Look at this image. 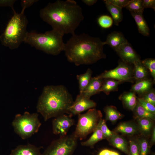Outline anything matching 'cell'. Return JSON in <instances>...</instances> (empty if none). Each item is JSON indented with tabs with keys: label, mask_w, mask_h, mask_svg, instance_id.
Segmentation results:
<instances>
[{
	"label": "cell",
	"mask_w": 155,
	"mask_h": 155,
	"mask_svg": "<svg viewBox=\"0 0 155 155\" xmlns=\"http://www.w3.org/2000/svg\"><path fill=\"white\" fill-rule=\"evenodd\" d=\"M42 148L30 144L19 145L12 150L9 155H42L40 152Z\"/></svg>",
	"instance_id": "cell-14"
},
{
	"label": "cell",
	"mask_w": 155,
	"mask_h": 155,
	"mask_svg": "<svg viewBox=\"0 0 155 155\" xmlns=\"http://www.w3.org/2000/svg\"><path fill=\"white\" fill-rule=\"evenodd\" d=\"M121 83L118 81L112 79H103L100 92H102L108 95L111 92L117 91L118 85Z\"/></svg>",
	"instance_id": "cell-25"
},
{
	"label": "cell",
	"mask_w": 155,
	"mask_h": 155,
	"mask_svg": "<svg viewBox=\"0 0 155 155\" xmlns=\"http://www.w3.org/2000/svg\"><path fill=\"white\" fill-rule=\"evenodd\" d=\"M104 119H102L100 124V129L105 139H107L113 136L117 133L111 131L107 127Z\"/></svg>",
	"instance_id": "cell-34"
},
{
	"label": "cell",
	"mask_w": 155,
	"mask_h": 155,
	"mask_svg": "<svg viewBox=\"0 0 155 155\" xmlns=\"http://www.w3.org/2000/svg\"><path fill=\"white\" fill-rule=\"evenodd\" d=\"M38 0H22L21 1V5L22 9L26 8L32 5L34 3L38 1Z\"/></svg>",
	"instance_id": "cell-40"
},
{
	"label": "cell",
	"mask_w": 155,
	"mask_h": 155,
	"mask_svg": "<svg viewBox=\"0 0 155 155\" xmlns=\"http://www.w3.org/2000/svg\"><path fill=\"white\" fill-rule=\"evenodd\" d=\"M16 1V0H0V7H11L13 11H15L13 5Z\"/></svg>",
	"instance_id": "cell-38"
},
{
	"label": "cell",
	"mask_w": 155,
	"mask_h": 155,
	"mask_svg": "<svg viewBox=\"0 0 155 155\" xmlns=\"http://www.w3.org/2000/svg\"><path fill=\"white\" fill-rule=\"evenodd\" d=\"M92 70L88 68L84 73L76 75L79 83V94L82 93L92 78Z\"/></svg>",
	"instance_id": "cell-27"
},
{
	"label": "cell",
	"mask_w": 155,
	"mask_h": 155,
	"mask_svg": "<svg viewBox=\"0 0 155 155\" xmlns=\"http://www.w3.org/2000/svg\"><path fill=\"white\" fill-rule=\"evenodd\" d=\"M125 7L130 12L135 13H143L144 9L142 5V0H129Z\"/></svg>",
	"instance_id": "cell-29"
},
{
	"label": "cell",
	"mask_w": 155,
	"mask_h": 155,
	"mask_svg": "<svg viewBox=\"0 0 155 155\" xmlns=\"http://www.w3.org/2000/svg\"><path fill=\"white\" fill-rule=\"evenodd\" d=\"M152 155H155V154H154Z\"/></svg>",
	"instance_id": "cell-44"
},
{
	"label": "cell",
	"mask_w": 155,
	"mask_h": 155,
	"mask_svg": "<svg viewBox=\"0 0 155 155\" xmlns=\"http://www.w3.org/2000/svg\"><path fill=\"white\" fill-rule=\"evenodd\" d=\"M151 135V138L149 145L150 148L154 144L155 142V127L154 126L153 127Z\"/></svg>",
	"instance_id": "cell-42"
},
{
	"label": "cell",
	"mask_w": 155,
	"mask_h": 155,
	"mask_svg": "<svg viewBox=\"0 0 155 155\" xmlns=\"http://www.w3.org/2000/svg\"><path fill=\"white\" fill-rule=\"evenodd\" d=\"M96 105L93 100L79 94L69 108L68 115L72 117L87 110L94 108Z\"/></svg>",
	"instance_id": "cell-10"
},
{
	"label": "cell",
	"mask_w": 155,
	"mask_h": 155,
	"mask_svg": "<svg viewBox=\"0 0 155 155\" xmlns=\"http://www.w3.org/2000/svg\"><path fill=\"white\" fill-rule=\"evenodd\" d=\"M152 85V81L146 78L136 81L132 86L131 91L142 96L151 89Z\"/></svg>",
	"instance_id": "cell-21"
},
{
	"label": "cell",
	"mask_w": 155,
	"mask_h": 155,
	"mask_svg": "<svg viewBox=\"0 0 155 155\" xmlns=\"http://www.w3.org/2000/svg\"><path fill=\"white\" fill-rule=\"evenodd\" d=\"M133 69L129 64L122 61L119 63L115 69L105 71L96 77L98 78H111L118 81L121 83L125 82H132L133 80Z\"/></svg>",
	"instance_id": "cell-9"
},
{
	"label": "cell",
	"mask_w": 155,
	"mask_h": 155,
	"mask_svg": "<svg viewBox=\"0 0 155 155\" xmlns=\"http://www.w3.org/2000/svg\"><path fill=\"white\" fill-rule=\"evenodd\" d=\"M123 61L129 65L141 61L137 54L128 42L124 43L116 52Z\"/></svg>",
	"instance_id": "cell-12"
},
{
	"label": "cell",
	"mask_w": 155,
	"mask_h": 155,
	"mask_svg": "<svg viewBox=\"0 0 155 155\" xmlns=\"http://www.w3.org/2000/svg\"><path fill=\"white\" fill-rule=\"evenodd\" d=\"M101 121L91 137L87 140L81 142V144L82 146L93 148L94 145L98 142L105 139L100 128Z\"/></svg>",
	"instance_id": "cell-22"
},
{
	"label": "cell",
	"mask_w": 155,
	"mask_h": 155,
	"mask_svg": "<svg viewBox=\"0 0 155 155\" xmlns=\"http://www.w3.org/2000/svg\"><path fill=\"white\" fill-rule=\"evenodd\" d=\"M78 116V123L72 133L81 140L85 139L88 134L95 130L102 119V115L100 110L92 108Z\"/></svg>",
	"instance_id": "cell-7"
},
{
	"label": "cell",
	"mask_w": 155,
	"mask_h": 155,
	"mask_svg": "<svg viewBox=\"0 0 155 155\" xmlns=\"http://www.w3.org/2000/svg\"><path fill=\"white\" fill-rule=\"evenodd\" d=\"M22 9L21 12L13 11V15L9 21L3 33L0 36L2 45L11 50L18 48L24 42L28 32L27 27L28 23Z\"/></svg>",
	"instance_id": "cell-4"
},
{
	"label": "cell",
	"mask_w": 155,
	"mask_h": 155,
	"mask_svg": "<svg viewBox=\"0 0 155 155\" xmlns=\"http://www.w3.org/2000/svg\"><path fill=\"white\" fill-rule=\"evenodd\" d=\"M137 100L140 105L146 110L155 114V107L141 97H137Z\"/></svg>",
	"instance_id": "cell-35"
},
{
	"label": "cell",
	"mask_w": 155,
	"mask_h": 155,
	"mask_svg": "<svg viewBox=\"0 0 155 155\" xmlns=\"http://www.w3.org/2000/svg\"><path fill=\"white\" fill-rule=\"evenodd\" d=\"M114 131L128 136H132L139 131L137 124L132 122H121L115 129Z\"/></svg>",
	"instance_id": "cell-17"
},
{
	"label": "cell",
	"mask_w": 155,
	"mask_h": 155,
	"mask_svg": "<svg viewBox=\"0 0 155 155\" xmlns=\"http://www.w3.org/2000/svg\"><path fill=\"white\" fill-rule=\"evenodd\" d=\"M142 96L141 98L155 106V93L154 90L151 89Z\"/></svg>",
	"instance_id": "cell-36"
},
{
	"label": "cell",
	"mask_w": 155,
	"mask_h": 155,
	"mask_svg": "<svg viewBox=\"0 0 155 155\" xmlns=\"http://www.w3.org/2000/svg\"><path fill=\"white\" fill-rule=\"evenodd\" d=\"M137 139L139 145L140 155H147L150 147L147 140L143 137H137Z\"/></svg>",
	"instance_id": "cell-32"
},
{
	"label": "cell",
	"mask_w": 155,
	"mask_h": 155,
	"mask_svg": "<svg viewBox=\"0 0 155 155\" xmlns=\"http://www.w3.org/2000/svg\"><path fill=\"white\" fill-rule=\"evenodd\" d=\"M37 113L30 114L26 111L23 115H16L12 122L15 132L25 140L37 133L41 125Z\"/></svg>",
	"instance_id": "cell-6"
},
{
	"label": "cell",
	"mask_w": 155,
	"mask_h": 155,
	"mask_svg": "<svg viewBox=\"0 0 155 155\" xmlns=\"http://www.w3.org/2000/svg\"><path fill=\"white\" fill-rule=\"evenodd\" d=\"M97 22L99 26L102 28H107L112 26L113 20L110 16L103 15L99 17L97 19Z\"/></svg>",
	"instance_id": "cell-30"
},
{
	"label": "cell",
	"mask_w": 155,
	"mask_h": 155,
	"mask_svg": "<svg viewBox=\"0 0 155 155\" xmlns=\"http://www.w3.org/2000/svg\"><path fill=\"white\" fill-rule=\"evenodd\" d=\"M107 140L110 145L118 149L127 155H129V146L123 137L116 133Z\"/></svg>",
	"instance_id": "cell-16"
},
{
	"label": "cell",
	"mask_w": 155,
	"mask_h": 155,
	"mask_svg": "<svg viewBox=\"0 0 155 155\" xmlns=\"http://www.w3.org/2000/svg\"><path fill=\"white\" fill-rule=\"evenodd\" d=\"M137 26L139 32L143 35H150V29L143 15V12H130Z\"/></svg>",
	"instance_id": "cell-19"
},
{
	"label": "cell",
	"mask_w": 155,
	"mask_h": 155,
	"mask_svg": "<svg viewBox=\"0 0 155 155\" xmlns=\"http://www.w3.org/2000/svg\"><path fill=\"white\" fill-rule=\"evenodd\" d=\"M142 5L144 8H150L155 10V0H142Z\"/></svg>",
	"instance_id": "cell-39"
},
{
	"label": "cell",
	"mask_w": 155,
	"mask_h": 155,
	"mask_svg": "<svg viewBox=\"0 0 155 155\" xmlns=\"http://www.w3.org/2000/svg\"><path fill=\"white\" fill-rule=\"evenodd\" d=\"M40 18L53 30L64 35L75 34L84 17L81 7L73 0H57L49 3L39 12Z\"/></svg>",
	"instance_id": "cell-1"
},
{
	"label": "cell",
	"mask_w": 155,
	"mask_h": 155,
	"mask_svg": "<svg viewBox=\"0 0 155 155\" xmlns=\"http://www.w3.org/2000/svg\"><path fill=\"white\" fill-rule=\"evenodd\" d=\"M142 63L149 71L153 78L155 80V60L152 58H148L141 61Z\"/></svg>",
	"instance_id": "cell-31"
},
{
	"label": "cell",
	"mask_w": 155,
	"mask_h": 155,
	"mask_svg": "<svg viewBox=\"0 0 155 155\" xmlns=\"http://www.w3.org/2000/svg\"><path fill=\"white\" fill-rule=\"evenodd\" d=\"M139 131L145 137L151 135L153 126V121L148 119L135 118Z\"/></svg>",
	"instance_id": "cell-20"
},
{
	"label": "cell",
	"mask_w": 155,
	"mask_h": 155,
	"mask_svg": "<svg viewBox=\"0 0 155 155\" xmlns=\"http://www.w3.org/2000/svg\"><path fill=\"white\" fill-rule=\"evenodd\" d=\"M73 102L71 95L64 86L48 85L44 88L39 98L37 111L46 121L52 117L68 114Z\"/></svg>",
	"instance_id": "cell-3"
},
{
	"label": "cell",
	"mask_w": 155,
	"mask_h": 155,
	"mask_svg": "<svg viewBox=\"0 0 155 155\" xmlns=\"http://www.w3.org/2000/svg\"><path fill=\"white\" fill-rule=\"evenodd\" d=\"M103 46L98 38L75 34L65 43L64 51L68 61L75 65H90L106 57Z\"/></svg>",
	"instance_id": "cell-2"
},
{
	"label": "cell",
	"mask_w": 155,
	"mask_h": 155,
	"mask_svg": "<svg viewBox=\"0 0 155 155\" xmlns=\"http://www.w3.org/2000/svg\"><path fill=\"white\" fill-rule=\"evenodd\" d=\"M106 2L121 8L125 7L129 0H105Z\"/></svg>",
	"instance_id": "cell-37"
},
{
	"label": "cell",
	"mask_w": 155,
	"mask_h": 155,
	"mask_svg": "<svg viewBox=\"0 0 155 155\" xmlns=\"http://www.w3.org/2000/svg\"><path fill=\"white\" fill-rule=\"evenodd\" d=\"M133 111L135 118H137L148 119L152 121L155 119V115L145 109L139 103L138 100Z\"/></svg>",
	"instance_id": "cell-28"
},
{
	"label": "cell",
	"mask_w": 155,
	"mask_h": 155,
	"mask_svg": "<svg viewBox=\"0 0 155 155\" xmlns=\"http://www.w3.org/2000/svg\"><path fill=\"white\" fill-rule=\"evenodd\" d=\"M127 42L122 33L114 31L108 35L106 41L102 42V44L108 45L117 52L121 45Z\"/></svg>",
	"instance_id": "cell-13"
},
{
	"label": "cell",
	"mask_w": 155,
	"mask_h": 155,
	"mask_svg": "<svg viewBox=\"0 0 155 155\" xmlns=\"http://www.w3.org/2000/svg\"><path fill=\"white\" fill-rule=\"evenodd\" d=\"M63 36L53 29L44 33L28 32L24 42L46 53L56 55L64 51Z\"/></svg>",
	"instance_id": "cell-5"
},
{
	"label": "cell",
	"mask_w": 155,
	"mask_h": 155,
	"mask_svg": "<svg viewBox=\"0 0 155 155\" xmlns=\"http://www.w3.org/2000/svg\"><path fill=\"white\" fill-rule=\"evenodd\" d=\"M78 139L73 134L53 140L42 155H72L78 145Z\"/></svg>",
	"instance_id": "cell-8"
},
{
	"label": "cell",
	"mask_w": 155,
	"mask_h": 155,
	"mask_svg": "<svg viewBox=\"0 0 155 155\" xmlns=\"http://www.w3.org/2000/svg\"><path fill=\"white\" fill-rule=\"evenodd\" d=\"M129 155H140L139 145L137 138L129 141Z\"/></svg>",
	"instance_id": "cell-33"
},
{
	"label": "cell",
	"mask_w": 155,
	"mask_h": 155,
	"mask_svg": "<svg viewBox=\"0 0 155 155\" xmlns=\"http://www.w3.org/2000/svg\"><path fill=\"white\" fill-rule=\"evenodd\" d=\"M105 113V121H108L115 123L118 120L122 119L124 115L120 113L114 106H106L104 108Z\"/></svg>",
	"instance_id": "cell-23"
},
{
	"label": "cell",
	"mask_w": 155,
	"mask_h": 155,
	"mask_svg": "<svg viewBox=\"0 0 155 155\" xmlns=\"http://www.w3.org/2000/svg\"><path fill=\"white\" fill-rule=\"evenodd\" d=\"M105 6L108 11L111 14L114 24L118 26L119 22L122 20L123 16L122 9L117 7L111 3L104 0Z\"/></svg>",
	"instance_id": "cell-24"
},
{
	"label": "cell",
	"mask_w": 155,
	"mask_h": 155,
	"mask_svg": "<svg viewBox=\"0 0 155 155\" xmlns=\"http://www.w3.org/2000/svg\"><path fill=\"white\" fill-rule=\"evenodd\" d=\"M133 70V80L136 81L147 78L148 72L147 69L142 63L141 61L135 63Z\"/></svg>",
	"instance_id": "cell-26"
},
{
	"label": "cell",
	"mask_w": 155,
	"mask_h": 155,
	"mask_svg": "<svg viewBox=\"0 0 155 155\" xmlns=\"http://www.w3.org/2000/svg\"><path fill=\"white\" fill-rule=\"evenodd\" d=\"M119 98L122 102L125 108L132 111L136 106L137 101L135 93L131 91L124 92L119 96Z\"/></svg>",
	"instance_id": "cell-18"
},
{
	"label": "cell",
	"mask_w": 155,
	"mask_h": 155,
	"mask_svg": "<svg viewBox=\"0 0 155 155\" xmlns=\"http://www.w3.org/2000/svg\"><path fill=\"white\" fill-rule=\"evenodd\" d=\"M98 155H120L117 152L108 149H103L99 152Z\"/></svg>",
	"instance_id": "cell-41"
},
{
	"label": "cell",
	"mask_w": 155,
	"mask_h": 155,
	"mask_svg": "<svg viewBox=\"0 0 155 155\" xmlns=\"http://www.w3.org/2000/svg\"><path fill=\"white\" fill-rule=\"evenodd\" d=\"M83 3L86 5L88 6H91L95 3H96L97 1V0H82Z\"/></svg>",
	"instance_id": "cell-43"
},
{
	"label": "cell",
	"mask_w": 155,
	"mask_h": 155,
	"mask_svg": "<svg viewBox=\"0 0 155 155\" xmlns=\"http://www.w3.org/2000/svg\"><path fill=\"white\" fill-rule=\"evenodd\" d=\"M74 120L69 115L64 114L55 117L52 121L53 133L60 137L67 135L70 128L75 124Z\"/></svg>",
	"instance_id": "cell-11"
},
{
	"label": "cell",
	"mask_w": 155,
	"mask_h": 155,
	"mask_svg": "<svg viewBox=\"0 0 155 155\" xmlns=\"http://www.w3.org/2000/svg\"><path fill=\"white\" fill-rule=\"evenodd\" d=\"M103 79L98 78L96 77L92 78L85 89L81 94L83 96L90 98L92 96L100 93Z\"/></svg>",
	"instance_id": "cell-15"
}]
</instances>
